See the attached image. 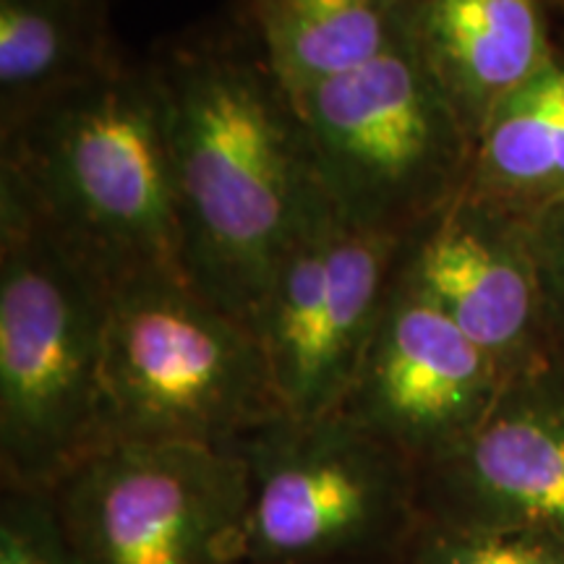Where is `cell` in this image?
Wrapping results in <instances>:
<instances>
[{
  "label": "cell",
  "mask_w": 564,
  "mask_h": 564,
  "mask_svg": "<svg viewBox=\"0 0 564 564\" xmlns=\"http://www.w3.org/2000/svg\"><path fill=\"white\" fill-rule=\"evenodd\" d=\"M510 379L403 274L335 413L415 468L457 447L497 405Z\"/></svg>",
  "instance_id": "9"
},
{
  "label": "cell",
  "mask_w": 564,
  "mask_h": 564,
  "mask_svg": "<svg viewBox=\"0 0 564 564\" xmlns=\"http://www.w3.org/2000/svg\"><path fill=\"white\" fill-rule=\"evenodd\" d=\"M110 282L0 178V470L55 489L110 444L105 327Z\"/></svg>",
  "instance_id": "3"
},
{
  "label": "cell",
  "mask_w": 564,
  "mask_h": 564,
  "mask_svg": "<svg viewBox=\"0 0 564 564\" xmlns=\"http://www.w3.org/2000/svg\"><path fill=\"white\" fill-rule=\"evenodd\" d=\"M465 188L528 220L564 202V45L476 131Z\"/></svg>",
  "instance_id": "14"
},
{
  "label": "cell",
  "mask_w": 564,
  "mask_h": 564,
  "mask_svg": "<svg viewBox=\"0 0 564 564\" xmlns=\"http://www.w3.org/2000/svg\"><path fill=\"white\" fill-rule=\"evenodd\" d=\"M398 272L507 379L556 356L528 217L463 188L408 232Z\"/></svg>",
  "instance_id": "10"
},
{
  "label": "cell",
  "mask_w": 564,
  "mask_h": 564,
  "mask_svg": "<svg viewBox=\"0 0 564 564\" xmlns=\"http://www.w3.org/2000/svg\"><path fill=\"white\" fill-rule=\"evenodd\" d=\"M387 564H564V541L535 531H491L421 518Z\"/></svg>",
  "instance_id": "16"
},
{
  "label": "cell",
  "mask_w": 564,
  "mask_h": 564,
  "mask_svg": "<svg viewBox=\"0 0 564 564\" xmlns=\"http://www.w3.org/2000/svg\"><path fill=\"white\" fill-rule=\"evenodd\" d=\"M121 61L100 0H0V123Z\"/></svg>",
  "instance_id": "15"
},
{
  "label": "cell",
  "mask_w": 564,
  "mask_h": 564,
  "mask_svg": "<svg viewBox=\"0 0 564 564\" xmlns=\"http://www.w3.org/2000/svg\"><path fill=\"white\" fill-rule=\"evenodd\" d=\"M51 491L82 564H243L238 449L110 442Z\"/></svg>",
  "instance_id": "7"
},
{
  "label": "cell",
  "mask_w": 564,
  "mask_h": 564,
  "mask_svg": "<svg viewBox=\"0 0 564 564\" xmlns=\"http://www.w3.org/2000/svg\"><path fill=\"white\" fill-rule=\"evenodd\" d=\"M415 45L470 139L556 51L544 0H423Z\"/></svg>",
  "instance_id": "12"
},
{
  "label": "cell",
  "mask_w": 564,
  "mask_h": 564,
  "mask_svg": "<svg viewBox=\"0 0 564 564\" xmlns=\"http://www.w3.org/2000/svg\"><path fill=\"white\" fill-rule=\"evenodd\" d=\"M102 387L110 442L236 449L285 415L257 333L175 270L110 285Z\"/></svg>",
  "instance_id": "4"
},
{
  "label": "cell",
  "mask_w": 564,
  "mask_h": 564,
  "mask_svg": "<svg viewBox=\"0 0 564 564\" xmlns=\"http://www.w3.org/2000/svg\"><path fill=\"white\" fill-rule=\"evenodd\" d=\"M249 468L243 564L390 562L419 525V468L340 413L267 423Z\"/></svg>",
  "instance_id": "6"
},
{
  "label": "cell",
  "mask_w": 564,
  "mask_h": 564,
  "mask_svg": "<svg viewBox=\"0 0 564 564\" xmlns=\"http://www.w3.org/2000/svg\"><path fill=\"white\" fill-rule=\"evenodd\" d=\"M405 236L350 223L324 194L274 267L251 329L285 415L340 408L387 299Z\"/></svg>",
  "instance_id": "8"
},
{
  "label": "cell",
  "mask_w": 564,
  "mask_h": 564,
  "mask_svg": "<svg viewBox=\"0 0 564 564\" xmlns=\"http://www.w3.org/2000/svg\"><path fill=\"white\" fill-rule=\"evenodd\" d=\"M0 178L110 285L183 272L165 102L150 61L123 58L0 123Z\"/></svg>",
  "instance_id": "2"
},
{
  "label": "cell",
  "mask_w": 564,
  "mask_h": 564,
  "mask_svg": "<svg viewBox=\"0 0 564 564\" xmlns=\"http://www.w3.org/2000/svg\"><path fill=\"white\" fill-rule=\"evenodd\" d=\"M423 0H251L246 30L288 95L369 66L415 40Z\"/></svg>",
  "instance_id": "13"
},
{
  "label": "cell",
  "mask_w": 564,
  "mask_h": 564,
  "mask_svg": "<svg viewBox=\"0 0 564 564\" xmlns=\"http://www.w3.org/2000/svg\"><path fill=\"white\" fill-rule=\"evenodd\" d=\"M419 510L564 541V356L512 377L476 432L419 468Z\"/></svg>",
  "instance_id": "11"
},
{
  "label": "cell",
  "mask_w": 564,
  "mask_h": 564,
  "mask_svg": "<svg viewBox=\"0 0 564 564\" xmlns=\"http://www.w3.org/2000/svg\"><path fill=\"white\" fill-rule=\"evenodd\" d=\"M293 102L324 194L350 223L408 236L465 188L474 139L415 40Z\"/></svg>",
  "instance_id": "5"
},
{
  "label": "cell",
  "mask_w": 564,
  "mask_h": 564,
  "mask_svg": "<svg viewBox=\"0 0 564 564\" xmlns=\"http://www.w3.org/2000/svg\"><path fill=\"white\" fill-rule=\"evenodd\" d=\"M0 564H82L53 491L6 486L0 502Z\"/></svg>",
  "instance_id": "17"
},
{
  "label": "cell",
  "mask_w": 564,
  "mask_h": 564,
  "mask_svg": "<svg viewBox=\"0 0 564 564\" xmlns=\"http://www.w3.org/2000/svg\"><path fill=\"white\" fill-rule=\"evenodd\" d=\"M531 238L544 291L549 337L556 356H564V202L531 217Z\"/></svg>",
  "instance_id": "18"
},
{
  "label": "cell",
  "mask_w": 564,
  "mask_h": 564,
  "mask_svg": "<svg viewBox=\"0 0 564 564\" xmlns=\"http://www.w3.org/2000/svg\"><path fill=\"white\" fill-rule=\"evenodd\" d=\"M150 63L165 102L181 270L251 327L282 251L324 196L299 105L246 24L173 42Z\"/></svg>",
  "instance_id": "1"
}]
</instances>
